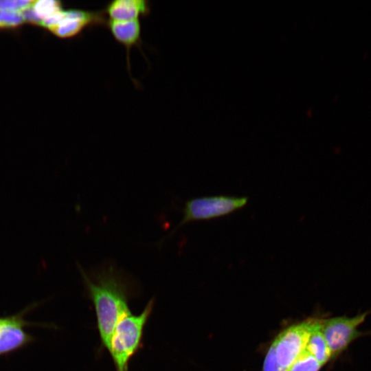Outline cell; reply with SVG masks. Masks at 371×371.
<instances>
[{
    "label": "cell",
    "instance_id": "6da1fadb",
    "mask_svg": "<svg viewBox=\"0 0 371 371\" xmlns=\"http://www.w3.org/2000/svg\"><path fill=\"white\" fill-rule=\"evenodd\" d=\"M77 266L94 306L101 343L109 350L117 324L131 313L128 302L137 291V283L131 276L110 262L89 271L79 263Z\"/></svg>",
    "mask_w": 371,
    "mask_h": 371
},
{
    "label": "cell",
    "instance_id": "7a4b0ae2",
    "mask_svg": "<svg viewBox=\"0 0 371 371\" xmlns=\"http://www.w3.org/2000/svg\"><path fill=\"white\" fill-rule=\"evenodd\" d=\"M153 306L154 300L151 299L140 314L129 313L117 324L109 348L115 371H128L131 359L142 345L144 327Z\"/></svg>",
    "mask_w": 371,
    "mask_h": 371
},
{
    "label": "cell",
    "instance_id": "3957f363",
    "mask_svg": "<svg viewBox=\"0 0 371 371\" xmlns=\"http://www.w3.org/2000/svg\"><path fill=\"white\" fill-rule=\"evenodd\" d=\"M247 196L215 195L196 197L186 201L182 208L183 217L177 227L161 241L171 237L179 228L190 222L210 221L228 216L243 208Z\"/></svg>",
    "mask_w": 371,
    "mask_h": 371
},
{
    "label": "cell",
    "instance_id": "277c9868",
    "mask_svg": "<svg viewBox=\"0 0 371 371\" xmlns=\"http://www.w3.org/2000/svg\"><path fill=\"white\" fill-rule=\"evenodd\" d=\"M368 312L352 317L339 316L327 319H321L322 331L331 359H335L344 352L357 339L363 335L359 330L365 322Z\"/></svg>",
    "mask_w": 371,
    "mask_h": 371
},
{
    "label": "cell",
    "instance_id": "5b68a950",
    "mask_svg": "<svg viewBox=\"0 0 371 371\" xmlns=\"http://www.w3.org/2000/svg\"><path fill=\"white\" fill-rule=\"evenodd\" d=\"M315 319L290 326L282 331L270 346L275 359L284 371H288L305 348Z\"/></svg>",
    "mask_w": 371,
    "mask_h": 371
},
{
    "label": "cell",
    "instance_id": "8992f818",
    "mask_svg": "<svg viewBox=\"0 0 371 371\" xmlns=\"http://www.w3.org/2000/svg\"><path fill=\"white\" fill-rule=\"evenodd\" d=\"M34 303L20 312L8 315L0 329V357L16 352L34 341V337L25 330L26 327L39 326L25 319V315L37 306Z\"/></svg>",
    "mask_w": 371,
    "mask_h": 371
},
{
    "label": "cell",
    "instance_id": "52a82bcc",
    "mask_svg": "<svg viewBox=\"0 0 371 371\" xmlns=\"http://www.w3.org/2000/svg\"><path fill=\"white\" fill-rule=\"evenodd\" d=\"M106 20L102 10H63L59 21L48 30L58 38H69L87 27L105 25Z\"/></svg>",
    "mask_w": 371,
    "mask_h": 371
},
{
    "label": "cell",
    "instance_id": "ba28073f",
    "mask_svg": "<svg viewBox=\"0 0 371 371\" xmlns=\"http://www.w3.org/2000/svg\"><path fill=\"white\" fill-rule=\"evenodd\" d=\"M105 25L109 28L115 40L125 47L128 71L131 76L130 50L133 46L138 47L141 50L142 25L140 19L129 21L107 19Z\"/></svg>",
    "mask_w": 371,
    "mask_h": 371
},
{
    "label": "cell",
    "instance_id": "9c48e42d",
    "mask_svg": "<svg viewBox=\"0 0 371 371\" xmlns=\"http://www.w3.org/2000/svg\"><path fill=\"white\" fill-rule=\"evenodd\" d=\"M151 10L146 0H114L109 2L102 10L110 20L129 21L148 16Z\"/></svg>",
    "mask_w": 371,
    "mask_h": 371
},
{
    "label": "cell",
    "instance_id": "30bf717a",
    "mask_svg": "<svg viewBox=\"0 0 371 371\" xmlns=\"http://www.w3.org/2000/svg\"><path fill=\"white\" fill-rule=\"evenodd\" d=\"M305 350L313 355L323 366L330 359L331 355L322 331L321 319H315Z\"/></svg>",
    "mask_w": 371,
    "mask_h": 371
},
{
    "label": "cell",
    "instance_id": "8fae6325",
    "mask_svg": "<svg viewBox=\"0 0 371 371\" xmlns=\"http://www.w3.org/2000/svg\"><path fill=\"white\" fill-rule=\"evenodd\" d=\"M322 367L317 360L304 348L288 371H319Z\"/></svg>",
    "mask_w": 371,
    "mask_h": 371
},
{
    "label": "cell",
    "instance_id": "7c38bea8",
    "mask_svg": "<svg viewBox=\"0 0 371 371\" xmlns=\"http://www.w3.org/2000/svg\"><path fill=\"white\" fill-rule=\"evenodd\" d=\"M34 1H1L0 0V10H7L10 11L23 13L29 9Z\"/></svg>",
    "mask_w": 371,
    "mask_h": 371
},
{
    "label": "cell",
    "instance_id": "4fadbf2b",
    "mask_svg": "<svg viewBox=\"0 0 371 371\" xmlns=\"http://www.w3.org/2000/svg\"><path fill=\"white\" fill-rule=\"evenodd\" d=\"M263 371H284L276 362L273 351L269 348L263 362Z\"/></svg>",
    "mask_w": 371,
    "mask_h": 371
},
{
    "label": "cell",
    "instance_id": "5bb4252c",
    "mask_svg": "<svg viewBox=\"0 0 371 371\" xmlns=\"http://www.w3.org/2000/svg\"><path fill=\"white\" fill-rule=\"evenodd\" d=\"M7 317L8 316L0 317V329L2 327V326L4 324V323L5 322L7 319Z\"/></svg>",
    "mask_w": 371,
    "mask_h": 371
}]
</instances>
